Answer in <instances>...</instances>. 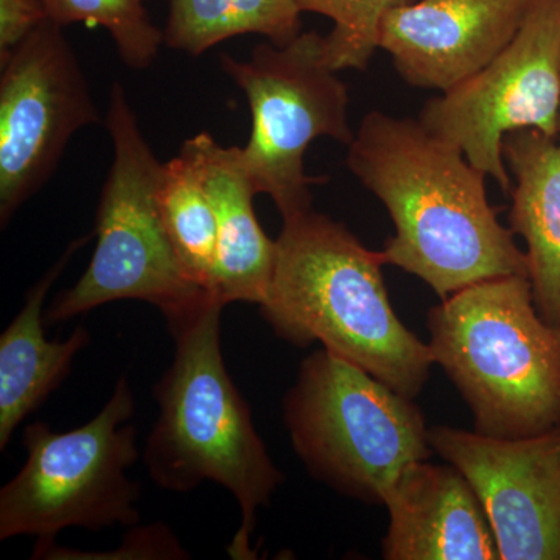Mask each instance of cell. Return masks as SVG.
Listing matches in <instances>:
<instances>
[{
  "instance_id": "d6986e66",
  "label": "cell",
  "mask_w": 560,
  "mask_h": 560,
  "mask_svg": "<svg viewBox=\"0 0 560 560\" xmlns=\"http://www.w3.org/2000/svg\"><path fill=\"white\" fill-rule=\"evenodd\" d=\"M47 20L65 25L83 22L105 28L127 68L142 70L156 60L164 31L150 20L145 0H40Z\"/></svg>"
},
{
  "instance_id": "30bf717a",
  "label": "cell",
  "mask_w": 560,
  "mask_h": 560,
  "mask_svg": "<svg viewBox=\"0 0 560 560\" xmlns=\"http://www.w3.org/2000/svg\"><path fill=\"white\" fill-rule=\"evenodd\" d=\"M0 75V223L2 230L50 179L77 131L98 124L75 51L47 20L16 47Z\"/></svg>"
},
{
  "instance_id": "8fae6325",
  "label": "cell",
  "mask_w": 560,
  "mask_h": 560,
  "mask_svg": "<svg viewBox=\"0 0 560 560\" xmlns=\"http://www.w3.org/2000/svg\"><path fill=\"white\" fill-rule=\"evenodd\" d=\"M430 445L477 493L500 559L560 560V425L525 438L438 425Z\"/></svg>"
},
{
  "instance_id": "2e32d148",
  "label": "cell",
  "mask_w": 560,
  "mask_h": 560,
  "mask_svg": "<svg viewBox=\"0 0 560 560\" xmlns=\"http://www.w3.org/2000/svg\"><path fill=\"white\" fill-rule=\"evenodd\" d=\"M90 242L77 238L27 293L24 307L0 337V451H5L14 430L68 377L72 361L90 345V334L77 327L66 341L44 335V301L68 267L73 254Z\"/></svg>"
},
{
  "instance_id": "7c38bea8",
  "label": "cell",
  "mask_w": 560,
  "mask_h": 560,
  "mask_svg": "<svg viewBox=\"0 0 560 560\" xmlns=\"http://www.w3.org/2000/svg\"><path fill=\"white\" fill-rule=\"evenodd\" d=\"M528 5L529 0H416L383 18L378 49L410 86L447 92L506 49Z\"/></svg>"
},
{
  "instance_id": "ffe728a7",
  "label": "cell",
  "mask_w": 560,
  "mask_h": 560,
  "mask_svg": "<svg viewBox=\"0 0 560 560\" xmlns=\"http://www.w3.org/2000/svg\"><path fill=\"white\" fill-rule=\"evenodd\" d=\"M416 0H298L307 13L334 21V28L323 39L324 62L335 72L366 70L378 49V32L390 10Z\"/></svg>"
},
{
  "instance_id": "277c9868",
  "label": "cell",
  "mask_w": 560,
  "mask_h": 560,
  "mask_svg": "<svg viewBox=\"0 0 560 560\" xmlns=\"http://www.w3.org/2000/svg\"><path fill=\"white\" fill-rule=\"evenodd\" d=\"M427 326L475 431L525 438L560 425V329L541 318L528 276L474 283L431 308Z\"/></svg>"
},
{
  "instance_id": "9c48e42d",
  "label": "cell",
  "mask_w": 560,
  "mask_h": 560,
  "mask_svg": "<svg viewBox=\"0 0 560 560\" xmlns=\"http://www.w3.org/2000/svg\"><path fill=\"white\" fill-rule=\"evenodd\" d=\"M419 120L511 194L503 158L506 135L536 128L560 136V0H529L506 49L470 79L427 102Z\"/></svg>"
},
{
  "instance_id": "8992f818",
  "label": "cell",
  "mask_w": 560,
  "mask_h": 560,
  "mask_svg": "<svg viewBox=\"0 0 560 560\" xmlns=\"http://www.w3.org/2000/svg\"><path fill=\"white\" fill-rule=\"evenodd\" d=\"M282 408L291 445L313 477L364 503L383 506L400 471L433 452L410 397L326 348L302 361Z\"/></svg>"
},
{
  "instance_id": "52a82bcc",
  "label": "cell",
  "mask_w": 560,
  "mask_h": 560,
  "mask_svg": "<svg viewBox=\"0 0 560 560\" xmlns=\"http://www.w3.org/2000/svg\"><path fill=\"white\" fill-rule=\"evenodd\" d=\"M130 383L120 377L103 410L79 429L55 433L44 422L24 431L27 460L0 490V540L35 536L43 559L62 529L101 530L139 522V458Z\"/></svg>"
},
{
  "instance_id": "9a60e30c",
  "label": "cell",
  "mask_w": 560,
  "mask_h": 560,
  "mask_svg": "<svg viewBox=\"0 0 560 560\" xmlns=\"http://www.w3.org/2000/svg\"><path fill=\"white\" fill-rule=\"evenodd\" d=\"M206 189L217 220L215 293L221 304H264L275 270L276 241L261 230L242 149L202 131Z\"/></svg>"
},
{
  "instance_id": "7a4b0ae2",
  "label": "cell",
  "mask_w": 560,
  "mask_h": 560,
  "mask_svg": "<svg viewBox=\"0 0 560 560\" xmlns=\"http://www.w3.org/2000/svg\"><path fill=\"white\" fill-rule=\"evenodd\" d=\"M382 250L313 209L283 220L261 316L298 348L318 341L389 388L415 399L433 366L429 342L394 312Z\"/></svg>"
},
{
  "instance_id": "5bb4252c",
  "label": "cell",
  "mask_w": 560,
  "mask_h": 560,
  "mask_svg": "<svg viewBox=\"0 0 560 560\" xmlns=\"http://www.w3.org/2000/svg\"><path fill=\"white\" fill-rule=\"evenodd\" d=\"M503 158L514 178L511 231L526 243L534 302L541 318L560 329V136L512 131Z\"/></svg>"
},
{
  "instance_id": "4fadbf2b",
  "label": "cell",
  "mask_w": 560,
  "mask_h": 560,
  "mask_svg": "<svg viewBox=\"0 0 560 560\" xmlns=\"http://www.w3.org/2000/svg\"><path fill=\"white\" fill-rule=\"evenodd\" d=\"M386 560H497L495 536L477 493L447 463L416 460L386 490Z\"/></svg>"
},
{
  "instance_id": "e0dca14e",
  "label": "cell",
  "mask_w": 560,
  "mask_h": 560,
  "mask_svg": "<svg viewBox=\"0 0 560 560\" xmlns=\"http://www.w3.org/2000/svg\"><path fill=\"white\" fill-rule=\"evenodd\" d=\"M158 201L187 278L217 296V220L206 189L201 135L187 139L179 153L162 165Z\"/></svg>"
},
{
  "instance_id": "6da1fadb",
  "label": "cell",
  "mask_w": 560,
  "mask_h": 560,
  "mask_svg": "<svg viewBox=\"0 0 560 560\" xmlns=\"http://www.w3.org/2000/svg\"><path fill=\"white\" fill-rule=\"evenodd\" d=\"M346 165L388 210L396 234L386 265L427 283L441 300L504 276H528L526 254L500 223L486 175L419 119L371 110L349 143Z\"/></svg>"
},
{
  "instance_id": "5b68a950",
  "label": "cell",
  "mask_w": 560,
  "mask_h": 560,
  "mask_svg": "<svg viewBox=\"0 0 560 560\" xmlns=\"http://www.w3.org/2000/svg\"><path fill=\"white\" fill-rule=\"evenodd\" d=\"M105 125L114 160L95 215L94 254L79 282L62 291L44 319L54 326L109 302L138 300L160 308L171 326L217 296L180 267L158 201L164 164L143 138L119 81L110 88Z\"/></svg>"
},
{
  "instance_id": "3957f363",
  "label": "cell",
  "mask_w": 560,
  "mask_h": 560,
  "mask_svg": "<svg viewBox=\"0 0 560 560\" xmlns=\"http://www.w3.org/2000/svg\"><path fill=\"white\" fill-rule=\"evenodd\" d=\"M223 308L213 298L168 326L175 359L154 388L160 419L143 459L153 481L171 492H190L202 481L230 490L241 506L242 525L228 551L232 559L250 560L257 558L250 548L257 512L271 503L283 475L228 374L220 341Z\"/></svg>"
},
{
  "instance_id": "ba28073f",
  "label": "cell",
  "mask_w": 560,
  "mask_h": 560,
  "mask_svg": "<svg viewBox=\"0 0 560 560\" xmlns=\"http://www.w3.org/2000/svg\"><path fill=\"white\" fill-rule=\"evenodd\" d=\"M324 36L301 33L287 46L261 43L248 60L230 55L221 68L248 98L250 136L242 149L243 164L257 194L275 201L282 220L312 209L313 178L304 158L313 140L331 138L349 145L345 81L324 62Z\"/></svg>"
},
{
  "instance_id": "44dd1931",
  "label": "cell",
  "mask_w": 560,
  "mask_h": 560,
  "mask_svg": "<svg viewBox=\"0 0 560 560\" xmlns=\"http://www.w3.org/2000/svg\"><path fill=\"white\" fill-rule=\"evenodd\" d=\"M47 21L40 0H0V62Z\"/></svg>"
},
{
  "instance_id": "ac0fdd59",
  "label": "cell",
  "mask_w": 560,
  "mask_h": 560,
  "mask_svg": "<svg viewBox=\"0 0 560 560\" xmlns=\"http://www.w3.org/2000/svg\"><path fill=\"white\" fill-rule=\"evenodd\" d=\"M164 44L200 57L241 35H260L283 47L301 35L298 0H167Z\"/></svg>"
}]
</instances>
